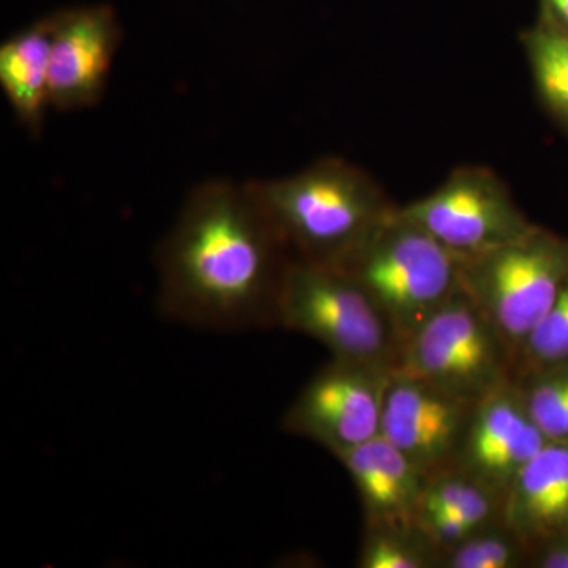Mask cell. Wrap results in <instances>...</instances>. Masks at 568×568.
I'll list each match as a JSON object with an SVG mask.
<instances>
[{
	"label": "cell",
	"instance_id": "1",
	"mask_svg": "<svg viewBox=\"0 0 568 568\" xmlns=\"http://www.w3.org/2000/svg\"><path fill=\"white\" fill-rule=\"evenodd\" d=\"M283 250L248 182L200 183L156 253L160 313L204 331L274 327Z\"/></svg>",
	"mask_w": 568,
	"mask_h": 568
},
{
	"label": "cell",
	"instance_id": "10",
	"mask_svg": "<svg viewBox=\"0 0 568 568\" xmlns=\"http://www.w3.org/2000/svg\"><path fill=\"white\" fill-rule=\"evenodd\" d=\"M548 443L514 379L478 399L454 466L504 500L518 474Z\"/></svg>",
	"mask_w": 568,
	"mask_h": 568
},
{
	"label": "cell",
	"instance_id": "17",
	"mask_svg": "<svg viewBox=\"0 0 568 568\" xmlns=\"http://www.w3.org/2000/svg\"><path fill=\"white\" fill-rule=\"evenodd\" d=\"M517 384L529 416L547 439L568 443V368L534 372L528 381Z\"/></svg>",
	"mask_w": 568,
	"mask_h": 568
},
{
	"label": "cell",
	"instance_id": "2",
	"mask_svg": "<svg viewBox=\"0 0 568 568\" xmlns=\"http://www.w3.org/2000/svg\"><path fill=\"white\" fill-rule=\"evenodd\" d=\"M250 189L295 260L342 268L394 212L375 183L342 160Z\"/></svg>",
	"mask_w": 568,
	"mask_h": 568
},
{
	"label": "cell",
	"instance_id": "16",
	"mask_svg": "<svg viewBox=\"0 0 568 568\" xmlns=\"http://www.w3.org/2000/svg\"><path fill=\"white\" fill-rule=\"evenodd\" d=\"M357 567H439V551L414 528H365Z\"/></svg>",
	"mask_w": 568,
	"mask_h": 568
},
{
	"label": "cell",
	"instance_id": "4",
	"mask_svg": "<svg viewBox=\"0 0 568 568\" xmlns=\"http://www.w3.org/2000/svg\"><path fill=\"white\" fill-rule=\"evenodd\" d=\"M276 325L316 339L332 358L395 369L399 343L386 317L343 268L293 260L286 265Z\"/></svg>",
	"mask_w": 568,
	"mask_h": 568
},
{
	"label": "cell",
	"instance_id": "12",
	"mask_svg": "<svg viewBox=\"0 0 568 568\" xmlns=\"http://www.w3.org/2000/svg\"><path fill=\"white\" fill-rule=\"evenodd\" d=\"M353 480L365 528H414L426 474L386 437L335 457Z\"/></svg>",
	"mask_w": 568,
	"mask_h": 568
},
{
	"label": "cell",
	"instance_id": "20",
	"mask_svg": "<svg viewBox=\"0 0 568 568\" xmlns=\"http://www.w3.org/2000/svg\"><path fill=\"white\" fill-rule=\"evenodd\" d=\"M537 566L541 568H568V534L558 540H549L548 547L538 556Z\"/></svg>",
	"mask_w": 568,
	"mask_h": 568
},
{
	"label": "cell",
	"instance_id": "3",
	"mask_svg": "<svg viewBox=\"0 0 568 568\" xmlns=\"http://www.w3.org/2000/svg\"><path fill=\"white\" fill-rule=\"evenodd\" d=\"M342 268L375 302L399 347L462 287L457 254L399 209Z\"/></svg>",
	"mask_w": 568,
	"mask_h": 568
},
{
	"label": "cell",
	"instance_id": "8",
	"mask_svg": "<svg viewBox=\"0 0 568 568\" xmlns=\"http://www.w3.org/2000/svg\"><path fill=\"white\" fill-rule=\"evenodd\" d=\"M399 211L458 257L491 252L536 227L507 186L484 168L455 171L435 192Z\"/></svg>",
	"mask_w": 568,
	"mask_h": 568
},
{
	"label": "cell",
	"instance_id": "9",
	"mask_svg": "<svg viewBox=\"0 0 568 568\" xmlns=\"http://www.w3.org/2000/svg\"><path fill=\"white\" fill-rule=\"evenodd\" d=\"M476 403L394 372L384 402L381 436L429 476L454 465Z\"/></svg>",
	"mask_w": 568,
	"mask_h": 568
},
{
	"label": "cell",
	"instance_id": "7",
	"mask_svg": "<svg viewBox=\"0 0 568 568\" xmlns=\"http://www.w3.org/2000/svg\"><path fill=\"white\" fill-rule=\"evenodd\" d=\"M394 369L332 358L302 388L283 418L291 435L320 444L334 457L381 435Z\"/></svg>",
	"mask_w": 568,
	"mask_h": 568
},
{
	"label": "cell",
	"instance_id": "11",
	"mask_svg": "<svg viewBox=\"0 0 568 568\" xmlns=\"http://www.w3.org/2000/svg\"><path fill=\"white\" fill-rule=\"evenodd\" d=\"M121 40V22L108 3L54 11L51 106L74 111L99 103Z\"/></svg>",
	"mask_w": 568,
	"mask_h": 568
},
{
	"label": "cell",
	"instance_id": "5",
	"mask_svg": "<svg viewBox=\"0 0 568 568\" xmlns=\"http://www.w3.org/2000/svg\"><path fill=\"white\" fill-rule=\"evenodd\" d=\"M394 372L478 402L517 377V355L462 286L403 343Z\"/></svg>",
	"mask_w": 568,
	"mask_h": 568
},
{
	"label": "cell",
	"instance_id": "14",
	"mask_svg": "<svg viewBox=\"0 0 568 568\" xmlns=\"http://www.w3.org/2000/svg\"><path fill=\"white\" fill-rule=\"evenodd\" d=\"M54 13L14 32L0 47V85L18 122L31 134L43 129L50 104Z\"/></svg>",
	"mask_w": 568,
	"mask_h": 568
},
{
	"label": "cell",
	"instance_id": "18",
	"mask_svg": "<svg viewBox=\"0 0 568 568\" xmlns=\"http://www.w3.org/2000/svg\"><path fill=\"white\" fill-rule=\"evenodd\" d=\"M526 549L528 545L497 521L440 552L439 567L517 568L525 560Z\"/></svg>",
	"mask_w": 568,
	"mask_h": 568
},
{
	"label": "cell",
	"instance_id": "19",
	"mask_svg": "<svg viewBox=\"0 0 568 568\" xmlns=\"http://www.w3.org/2000/svg\"><path fill=\"white\" fill-rule=\"evenodd\" d=\"M518 357L532 373L568 364V278L547 315L519 347Z\"/></svg>",
	"mask_w": 568,
	"mask_h": 568
},
{
	"label": "cell",
	"instance_id": "13",
	"mask_svg": "<svg viewBox=\"0 0 568 568\" xmlns=\"http://www.w3.org/2000/svg\"><path fill=\"white\" fill-rule=\"evenodd\" d=\"M500 523L532 547L568 534V443H549L515 478Z\"/></svg>",
	"mask_w": 568,
	"mask_h": 568
},
{
	"label": "cell",
	"instance_id": "15",
	"mask_svg": "<svg viewBox=\"0 0 568 568\" xmlns=\"http://www.w3.org/2000/svg\"><path fill=\"white\" fill-rule=\"evenodd\" d=\"M525 47L538 93L568 123V31L538 26L526 33Z\"/></svg>",
	"mask_w": 568,
	"mask_h": 568
},
{
	"label": "cell",
	"instance_id": "6",
	"mask_svg": "<svg viewBox=\"0 0 568 568\" xmlns=\"http://www.w3.org/2000/svg\"><path fill=\"white\" fill-rule=\"evenodd\" d=\"M462 286L518 354L568 278V245L534 227L477 256L459 257Z\"/></svg>",
	"mask_w": 568,
	"mask_h": 568
},
{
	"label": "cell",
	"instance_id": "21",
	"mask_svg": "<svg viewBox=\"0 0 568 568\" xmlns=\"http://www.w3.org/2000/svg\"><path fill=\"white\" fill-rule=\"evenodd\" d=\"M547 3L549 10L562 22V26H566V31H568V0H547Z\"/></svg>",
	"mask_w": 568,
	"mask_h": 568
}]
</instances>
